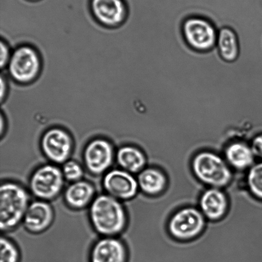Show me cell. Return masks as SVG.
<instances>
[{"instance_id": "obj_9", "label": "cell", "mask_w": 262, "mask_h": 262, "mask_svg": "<svg viewBox=\"0 0 262 262\" xmlns=\"http://www.w3.org/2000/svg\"><path fill=\"white\" fill-rule=\"evenodd\" d=\"M115 158L114 147L105 138H95L87 144L83 151V161L87 170L94 175L107 173Z\"/></svg>"}, {"instance_id": "obj_15", "label": "cell", "mask_w": 262, "mask_h": 262, "mask_svg": "<svg viewBox=\"0 0 262 262\" xmlns=\"http://www.w3.org/2000/svg\"><path fill=\"white\" fill-rule=\"evenodd\" d=\"M233 170L248 171L256 160L250 144L244 140H235L228 143L224 150V156Z\"/></svg>"}, {"instance_id": "obj_5", "label": "cell", "mask_w": 262, "mask_h": 262, "mask_svg": "<svg viewBox=\"0 0 262 262\" xmlns=\"http://www.w3.org/2000/svg\"><path fill=\"white\" fill-rule=\"evenodd\" d=\"M207 220L199 208L185 207L177 210L169 218L168 232L177 240H194L204 232Z\"/></svg>"}, {"instance_id": "obj_2", "label": "cell", "mask_w": 262, "mask_h": 262, "mask_svg": "<svg viewBox=\"0 0 262 262\" xmlns=\"http://www.w3.org/2000/svg\"><path fill=\"white\" fill-rule=\"evenodd\" d=\"M191 169L196 178L208 188L223 189L233 179V169L224 157L214 151L204 150L195 154Z\"/></svg>"}, {"instance_id": "obj_4", "label": "cell", "mask_w": 262, "mask_h": 262, "mask_svg": "<svg viewBox=\"0 0 262 262\" xmlns=\"http://www.w3.org/2000/svg\"><path fill=\"white\" fill-rule=\"evenodd\" d=\"M42 65L39 51L34 46L23 44L12 51L7 69L13 82L27 86L37 80L42 73Z\"/></svg>"}, {"instance_id": "obj_27", "label": "cell", "mask_w": 262, "mask_h": 262, "mask_svg": "<svg viewBox=\"0 0 262 262\" xmlns=\"http://www.w3.org/2000/svg\"><path fill=\"white\" fill-rule=\"evenodd\" d=\"M27 1H30L31 2H40V0H27Z\"/></svg>"}, {"instance_id": "obj_18", "label": "cell", "mask_w": 262, "mask_h": 262, "mask_svg": "<svg viewBox=\"0 0 262 262\" xmlns=\"http://www.w3.org/2000/svg\"><path fill=\"white\" fill-rule=\"evenodd\" d=\"M116 159L120 168L131 174L140 173L145 168L146 164V156L142 150L131 145L120 148Z\"/></svg>"}, {"instance_id": "obj_11", "label": "cell", "mask_w": 262, "mask_h": 262, "mask_svg": "<svg viewBox=\"0 0 262 262\" xmlns=\"http://www.w3.org/2000/svg\"><path fill=\"white\" fill-rule=\"evenodd\" d=\"M107 194L119 201H128L136 196L139 190L138 179L133 174L122 169L107 172L102 181Z\"/></svg>"}, {"instance_id": "obj_1", "label": "cell", "mask_w": 262, "mask_h": 262, "mask_svg": "<svg viewBox=\"0 0 262 262\" xmlns=\"http://www.w3.org/2000/svg\"><path fill=\"white\" fill-rule=\"evenodd\" d=\"M89 218L92 227L104 237H115L124 231L127 216L121 202L108 194L95 197L91 204Z\"/></svg>"}, {"instance_id": "obj_12", "label": "cell", "mask_w": 262, "mask_h": 262, "mask_svg": "<svg viewBox=\"0 0 262 262\" xmlns=\"http://www.w3.org/2000/svg\"><path fill=\"white\" fill-rule=\"evenodd\" d=\"M230 202L222 189L208 188L200 195L199 209L207 220L217 222L227 214Z\"/></svg>"}, {"instance_id": "obj_10", "label": "cell", "mask_w": 262, "mask_h": 262, "mask_svg": "<svg viewBox=\"0 0 262 262\" xmlns=\"http://www.w3.org/2000/svg\"><path fill=\"white\" fill-rule=\"evenodd\" d=\"M90 9L94 19L108 28L120 27L129 14L125 0H91Z\"/></svg>"}, {"instance_id": "obj_8", "label": "cell", "mask_w": 262, "mask_h": 262, "mask_svg": "<svg viewBox=\"0 0 262 262\" xmlns=\"http://www.w3.org/2000/svg\"><path fill=\"white\" fill-rule=\"evenodd\" d=\"M40 148L49 160L56 164H63L73 153L74 140L65 128L52 127L43 133Z\"/></svg>"}, {"instance_id": "obj_22", "label": "cell", "mask_w": 262, "mask_h": 262, "mask_svg": "<svg viewBox=\"0 0 262 262\" xmlns=\"http://www.w3.org/2000/svg\"><path fill=\"white\" fill-rule=\"evenodd\" d=\"M61 171H62L64 178L73 183L81 180L84 174L82 166L74 160L67 161L63 164Z\"/></svg>"}, {"instance_id": "obj_24", "label": "cell", "mask_w": 262, "mask_h": 262, "mask_svg": "<svg viewBox=\"0 0 262 262\" xmlns=\"http://www.w3.org/2000/svg\"><path fill=\"white\" fill-rule=\"evenodd\" d=\"M250 145L256 159L262 161V133H258L253 137Z\"/></svg>"}, {"instance_id": "obj_13", "label": "cell", "mask_w": 262, "mask_h": 262, "mask_svg": "<svg viewBox=\"0 0 262 262\" xmlns=\"http://www.w3.org/2000/svg\"><path fill=\"white\" fill-rule=\"evenodd\" d=\"M129 253L124 243L114 237L97 241L90 251L91 262H127Z\"/></svg>"}, {"instance_id": "obj_7", "label": "cell", "mask_w": 262, "mask_h": 262, "mask_svg": "<svg viewBox=\"0 0 262 262\" xmlns=\"http://www.w3.org/2000/svg\"><path fill=\"white\" fill-rule=\"evenodd\" d=\"M61 169L53 164H46L33 172L30 179V189L33 196L43 201L56 198L64 186Z\"/></svg>"}, {"instance_id": "obj_20", "label": "cell", "mask_w": 262, "mask_h": 262, "mask_svg": "<svg viewBox=\"0 0 262 262\" xmlns=\"http://www.w3.org/2000/svg\"><path fill=\"white\" fill-rule=\"evenodd\" d=\"M246 182L251 196L262 202V161L255 163L249 169Z\"/></svg>"}, {"instance_id": "obj_23", "label": "cell", "mask_w": 262, "mask_h": 262, "mask_svg": "<svg viewBox=\"0 0 262 262\" xmlns=\"http://www.w3.org/2000/svg\"><path fill=\"white\" fill-rule=\"evenodd\" d=\"M12 51L9 43L4 38L0 41V68L3 71L9 66Z\"/></svg>"}, {"instance_id": "obj_19", "label": "cell", "mask_w": 262, "mask_h": 262, "mask_svg": "<svg viewBox=\"0 0 262 262\" xmlns=\"http://www.w3.org/2000/svg\"><path fill=\"white\" fill-rule=\"evenodd\" d=\"M217 48L220 55L228 63L237 60L240 54V45L238 36L230 27H222L217 29Z\"/></svg>"}, {"instance_id": "obj_21", "label": "cell", "mask_w": 262, "mask_h": 262, "mask_svg": "<svg viewBox=\"0 0 262 262\" xmlns=\"http://www.w3.org/2000/svg\"><path fill=\"white\" fill-rule=\"evenodd\" d=\"M0 262H20L21 253L12 241L7 237L1 238Z\"/></svg>"}, {"instance_id": "obj_14", "label": "cell", "mask_w": 262, "mask_h": 262, "mask_svg": "<svg viewBox=\"0 0 262 262\" xmlns=\"http://www.w3.org/2000/svg\"><path fill=\"white\" fill-rule=\"evenodd\" d=\"M55 219L52 206L47 201L37 200L30 204L23 219L26 230L38 234L48 229Z\"/></svg>"}, {"instance_id": "obj_17", "label": "cell", "mask_w": 262, "mask_h": 262, "mask_svg": "<svg viewBox=\"0 0 262 262\" xmlns=\"http://www.w3.org/2000/svg\"><path fill=\"white\" fill-rule=\"evenodd\" d=\"M94 187L89 182H73L64 192V199L69 207L74 209H83L91 204L95 196Z\"/></svg>"}, {"instance_id": "obj_3", "label": "cell", "mask_w": 262, "mask_h": 262, "mask_svg": "<svg viewBox=\"0 0 262 262\" xmlns=\"http://www.w3.org/2000/svg\"><path fill=\"white\" fill-rule=\"evenodd\" d=\"M29 194L20 185L5 182L0 188V227L2 232L14 230L20 222L29 207Z\"/></svg>"}, {"instance_id": "obj_26", "label": "cell", "mask_w": 262, "mask_h": 262, "mask_svg": "<svg viewBox=\"0 0 262 262\" xmlns=\"http://www.w3.org/2000/svg\"><path fill=\"white\" fill-rule=\"evenodd\" d=\"M7 117H5V114L2 112L1 114H0V135H1V138L4 137V135H5V132H6V129L7 128Z\"/></svg>"}, {"instance_id": "obj_25", "label": "cell", "mask_w": 262, "mask_h": 262, "mask_svg": "<svg viewBox=\"0 0 262 262\" xmlns=\"http://www.w3.org/2000/svg\"><path fill=\"white\" fill-rule=\"evenodd\" d=\"M1 94H0V102L2 104L7 99L8 95L9 93V81L8 79L7 76L5 74H2L1 79Z\"/></svg>"}, {"instance_id": "obj_16", "label": "cell", "mask_w": 262, "mask_h": 262, "mask_svg": "<svg viewBox=\"0 0 262 262\" xmlns=\"http://www.w3.org/2000/svg\"><path fill=\"white\" fill-rule=\"evenodd\" d=\"M137 179L140 190L149 196H156L163 193L168 183L164 172L153 167L145 168L141 171Z\"/></svg>"}, {"instance_id": "obj_6", "label": "cell", "mask_w": 262, "mask_h": 262, "mask_svg": "<svg viewBox=\"0 0 262 262\" xmlns=\"http://www.w3.org/2000/svg\"><path fill=\"white\" fill-rule=\"evenodd\" d=\"M182 33L189 47L199 52H208L217 45L218 31L206 18H187L182 25Z\"/></svg>"}]
</instances>
